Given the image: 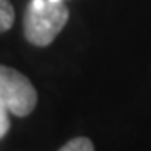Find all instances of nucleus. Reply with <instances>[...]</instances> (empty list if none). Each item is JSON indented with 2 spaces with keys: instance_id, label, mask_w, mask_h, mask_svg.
<instances>
[{
  "instance_id": "nucleus-4",
  "label": "nucleus",
  "mask_w": 151,
  "mask_h": 151,
  "mask_svg": "<svg viewBox=\"0 0 151 151\" xmlns=\"http://www.w3.org/2000/svg\"><path fill=\"white\" fill-rule=\"evenodd\" d=\"M58 151H95V146L88 137H77L66 142Z\"/></svg>"
},
{
  "instance_id": "nucleus-5",
  "label": "nucleus",
  "mask_w": 151,
  "mask_h": 151,
  "mask_svg": "<svg viewBox=\"0 0 151 151\" xmlns=\"http://www.w3.org/2000/svg\"><path fill=\"white\" fill-rule=\"evenodd\" d=\"M7 113H9V111L6 109V107L0 106V140H2V138L7 135L9 126H11V122H9V115H7Z\"/></svg>"
},
{
  "instance_id": "nucleus-3",
  "label": "nucleus",
  "mask_w": 151,
  "mask_h": 151,
  "mask_svg": "<svg viewBox=\"0 0 151 151\" xmlns=\"http://www.w3.org/2000/svg\"><path fill=\"white\" fill-rule=\"evenodd\" d=\"M15 22V9L9 0H0V33L11 29Z\"/></svg>"
},
{
  "instance_id": "nucleus-2",
  "label": "nucleus",
  "mask_w": 151,
  "mask_h": 151,
  "mask_svg": "<svg viewBox=\"0 0 151 151\" xmlns=\"http://www.w3.org/2000/svg\"><path fill=\"white\" fill-rule=\"evenodd\" d=\"M37 102V89L26 75L9 66H0V106L17 116H27Z\"/></svg>"
},
{
  "instance_id": "nucleus-1",
  "label": "nucleus",
  "mask_w": 151,
  "mask_h": 151,
  "mask_svg": "<svg viewBox=\"0 0 151 151\" xmlns=\"http://www.w3.org/2000/svg\"><path fill=\"white\" fill-rule=\"evenodd\" d=\"M69 20V9L64 2L31 0L24 13V37L29 44L46 47L64 29Z\"/></svg>"
},
{
  "instance_id": "nucleus-6",
  "label": "nucleus",
  "mask_w": 151,
  "mask_h": 151,
  "mask_svg": "<svg viewBox=\"0 0 151 151\" xmlns=\"http://www.w3.org/2000/svg\"><path fill=\"white\" fill-rule=\"evenodd\" d=\"M49 2H62V0H49Z\"/></svg>"
}]
</instances>
